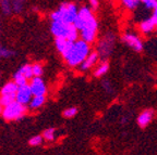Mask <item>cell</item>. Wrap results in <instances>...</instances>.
Instances as JSON below:
<instances>
[{
  "label": "cell",
  "mask_w": 157,
  "mask_h": 155,
  "mask_svg": "<svg viewBox=\"0 0 157 155\" xmlns=\"http://www.w3.org/2000/svg\"><path fill=\"white\" fill-rule=\"evenodd\" d=\"M73 25L78 29V36L88 45L95 42L97 37L98 22L94 13L88 7H82L78 9L76 19L74 20Z\"/></svg>",
  "instance_id": "obj_1"
},
{
  "label": "cell",
  "mask_w": 157,
  "mask_h": 155,
  "mask_svg": "<svg viewBox=\"0 0 157 155\" xmlns=\"http://www.w3.org/2000/svg\"><path fill=\"white\" fill-rule=\"evenodd\" d=\"M101 85H103V88L104 90L106 91V93H108V95H111V93H113V84H111L109 80H103V82H101Z\"/></svg>",
  "instance_id": "obj_27"
},
{
  "label": "cell",
  "mask_w": 157,
  "mask_h": 155,
  "mask_svg": "<svg viewBox=\"0 0 157 155\" xmlns=\"http://www.w3.org/2000/svg\"><path fill=\"white\" fill-rule=\"evenodd\" d=\"M13 81H14L15 84H17V87H20V86L26 85L29 80H27L26 78H25L24 76L22 75V74L20 73L19 70H17V72H15V73L13 74Z\"/></svg>",
  "instance_id": "obj_21"
},
{
  "label": "cell",
  "mask_w": 157,
  "mask_h": 155,
  "mask_svg": "<svg viewBox=\"0 0 157 155\" xmlns=\"http://www.w3.org/2000/svg\"><path fill=\"white\" fill-rule=\"evenodd\" d=\"M151 17H152V20L155 22V24L157 25V2H156V5H155V8L153 9V15Z\"/></svg>",
  "instance_id": "obj_29"
},
{
  "label": "cell",
  "mask_w": 157,
  "mask_h": 155,
  "mask_svg": "<svg viewBox=\"0 0 157 155\" xmlns=\"http://www.w3.org/2000/svg\"><path fill=\"white\" fill-rule=\"evenodd\" d=\"M15 101V96H0V102L3 106Z\"/></svg>",
  "instance_id": "obj_26"
},
{
  "label": "cell",
  "mask_w": 157,
  "mask_h": 155,
  "mask_svg": "<svg viewBox=\"0 0 157 155\" xmlns=\"http://www.w3.org/2000/svg\"><path fill=\"white\" fill-rule=\"evenodd\" d=\"M27 109L25 105L20 104L19 102L14 101L10 104L3 106L1 116L7 121H21L25 116Z\"/></svg>",
  "instance_id": "obj_5"
},
{
  "label": "cell",
  "mask_w": 157,
  "mask_h": 155,
  "mask_svg": "<svg viewBox=\"0 0 157 155\" xmlns=\"http://www.w3.org/2000/svg\"><path fill=\"white\" fill-rule=\"evenodd\" d=\"M17 85L13 80L7 81L2 87H0V96H15Z\"/></svg>",
  "instance_id": "obj_12"
},
{
  "label": "cell",
  "mask_w": 157,
  "mask_h": 155,
  "mask_svg": "<svg viewBox=\"0 0 157 155\" xmlns=\"http://www.w3.org/2000/svg\"><path fill=\"white\" fill-rule=\"evenodd\" d=\"M98 60H99V56H98L97 52L96 51H91L90 54L87 56V58L78 66V70H81V72H86V70H91L94 65L97 64Z\"/></svg>",
  "instance_id": "obj_10"
},
{
  "label": "cell",
  "mask_w": 157,
  "mask_h": 155,
  "mask_svg": "<svg viewBox=\"0 0 157 155\" xmlns=\"http://www.w3.org/2000/svg\"><path fill=\"white\" fill-rule=\"evenodd\" d=\"M20 73L22 74L27 80H31L33 78V73H32V64H23L22 66H20V68L17 70Z\"/></svg>",
  "instance_id": "obj_18"
},
{
  "label": "cell",
  "mask_w": 157,
  "mask_h": 155,
  "mask_svg": "<svg viewBox=\"0 0 157 155\" xmlns=\"http://www.w3.org/2000/svg\"><path fill=\"white\" fill-rule=\"evenodd\" d=\"M153 117H154V111L153 110H145L144 112H142L139 116H137V125L141 128H145L148 124L152 121Z\"/></svg>",
  "instance_id": "obj_11"
},
{
  "label": "cell",
  "mask_w": 157,
  "mask_h": 155,
  "mask_svg": "<svg viewBox=\"0 0 157 155\" xmlns=\"http://www.w3.org/2000/svg\"><path fill=\"white\" fill-rule=\"evenodd\" d=\"M2 110H3V105L1 104V102H0V115H1V113H2Z\"/></svg>",
  "instance_id": "obj_32"
},
{
  "label": "cell",
  "mask_w": 157,
  "mask_h": 155,
  "mask_svg": "<svg viewBox=\"0 0 157 155\" xmlns=\"http://www.w3.org/2000/svg\"><path fill=\"white\" fill-rule=\"evenodd\" d=\"M71 44H72V41H69L64 38H60V37L55 38V47H56V49L58 50V52L61 54V56L68 50Z\"/></svg>",
  "instance_id": "obj_14"
},
{
  "label": "cell",
  "mask_w": 157,
  "mask_h": 155,
  "mask_svg": "<svg viewBox=\"0 0 157 155\" xmlns=\"http://www.w3.org/2000/svg\"><path fill=\"white\" fill-rule=\"evenodd\" d=\"M122 42H124L128 47H130L135 52H141L143 50V41L137 35L133 33H125L121 37Z\"/></svg>",
  "instance_id": "obj_7"
},
{
  "label": "cell",
  "mask_w": 157,
  "mask_h": 155,
  "mask_svg": "<svg viewBox=\"0 0 157 155\" xmlns=\"http://www.w3.org/2000/svg\"><path fill=\"white\" fill-rule=\"evenodd\" d=\"M44 139H43L42 135H37V136H33L29 138V144L31 146H39L40 144H43Z\"/></svg>",
  "instance_id": "obj_24"
},
{
  "label": "cell",
  "mask_w": 157,
  "mask_h": 155,
  "mask_svg": "<svg viewBox=\"0 0 157 155\" xmlns=\"http://www.w3.org/2000/svg\"><path fill=\"white\" fill-rule=\"evenodd\" d=\"M78 110L76 109L75 106L68 107V109H66L62 112V116H63L64 118H72V117H74L78 114Z\"/></svg>",
  "instance_id": "obj_25"
},
{
  "label": "cell",
  "mask_w": 157,
  "mask_h": 155,
  "mask_svg": "<svg viewBox=\"0 0 157 155\" xmlns=\"http://www.w3.org/2000/svg\"><path fill=\"white\" fill-rule=\"evenodd\" d=\"M109 70V63L107 61H101V63L96 66L95 70H94V76L95 77H101V76L106 75Z\"/></svg>",
  "instance_id": "obj_16"
},
{
  "label": "cell",
  "mask_w": 157,
  "mask_h": 155,
  "mask_svg": "<svg viewBox=\"0 0 157 155\" xmlns=\"http://www.w3.org/2000/svg\"><path fill=\"white\" fill-rule=\"evenodd\" d=\"M1 33H2V21L0 19V36H1Z\"/></svg>",
  "instance_id": "obj_31"
},
{
  "label": "cell",
  "mask_w": 157,
  "mask_h": 155,
  "mask_svg": "<svg viewBox=\"0 0 157 155\" xmlns=\"http://www.w3.org/2000/svg\"><path fill=\"white\" fill-rule=\"evenodd\" d=\"M32 97L33 95L31 89H29V84L17 87V93H15V101L19 102L20 104L26 106L29 103V101H31V99H32Z\"/></svg>",
  "instance_id": "obj_9"
},
{
  "label": "cell",
  "mask_w": 157,
  "mask_h": 155,
  "mask_svg": "<svg viewBox=\"0 0 157 155\" xmlns=\"http://www.w3.org/2000/svg\"><path fill=\"white\" fill-rule=\"evenodd\" d=\"M155 27H156V24H155V22L152 20V17L144 20V21H142L140 23V31L143 34H146V35L151 34L155 29Z\"/></svg>",
  "instance_id": "obj_15"
},
{
  "label": "cell",
  "mask_w": 157,
  "mask_h": 155,
  "mask_svg": "<svg viewBox=\"0 0 157 155\" xmlns=\"http://www.w3.org/2000/svg\"><path fill=\"white\" fill-rule=\"evenodd\" d=\"M88 2H90L91 7L93 8L94 10L97 9V8H98V5H99V2H98V0H88Z\"/></svg>",
  "instance_id": "obj_30"
},
{
  "label": "cell",
  "mask_w": 157,
  "mask_h": 155,
  "mask_svg": "<svg viewBox=\"0 0 157 155\" xmlns=\"http://www.w3.org/2000/svg\"><path fill=\"white\" fill-rule=\"evenodd\" d=\"M90 52L91 45H88L82 39H78L70 45L68 50L62 54V58L70 67H78L87 58Z\"/></svg>",
  "instance_id": "obj_2"
},
{
  "label": "cell",
  "mask_w": 157,
  "mask_h": 155,
  "mask_svg": "<svg viewBox=\"0 0 157 155\" xmlns=\"http://www.w3.org/2000/svg\"><path fill=\"white\" fill-rule=\"evenodd\" d=\"M29 86L33 96H46L47 85L42 77H33L29 80Z\"/></svg>",
  "instance_id": "obj_8"
},
{
  "label": "cell",
  "mask_w": 157,
  "mask_h": 155,
  "mask_svg": "<svg viewBox=\"0 0 157 155\" xmlns=\"http://www.w3.org/2000/svg\"><path fill=\"white\" fill-rule=\"evenodd\" d=\"M50 32L55 38L60 37L69 41H75L78 39V32L73 24H67L60 21H52L50 23Z\"/></svg>",
  "instance_id": "obj_4"
},
{
  "label": "cell",
  "mask_w": 157,
  "mask_h": 155,
  "mask_svg": "<svg viewBox=\"0 0 157 155\" xmlns=\"http://www.w3.org/2000/svg\"><path fill=\"white\" fill-rule=\"evenodd\" d=\"M155 29H156V32H157V25H156V27H155Z\"/></svg>",
  "instance_id": "obj_34"
},
{
  "label": "cell",
  "mask_w": 157,
  "mask_h": 155,
  "mask_svg": "<svg viewBox=\"0 0 157 155\" xmlns=\"http://www.w3.org/2000/svg\"><path fill=\"white\" fill-rule=\"evenodd\" d=\"M78 12V8L73 2H63L50 14L52 21H60L67 24H73Z\"/></svg>",
  "instance_id": "obj_3"
},
{
  "label": "cell",
  "mask_w": 157,
  "mask_h": 155,
  "mask_svg": "<svg viewBox=\"0 0 157 155\" xmlns=\"http://www.w3.org/2000/svg\"><path fill=\"white\" fill-rule=\"evenodd\" d=\"M32 73L33 77H42L44 75V66L40 63L32 64Z\"/></svg>",
  "instance_id": "obj_22"
},
{
  "label": "cell",
  "mask_w": 157,
  "mask_h": 155,
  "mask_svg": "<svg viewBox=\"0 0 157 155\" xmlns=\"http://www.w3.org/2000/svg\"><path fill=\"white\" fill-rule=\"evenodd\" d=\"M0 87H1V76H0Z\"/></svg>",
  "instance_id": "obj_33"
},
{
  "label": "cell",
  "mask_w": 157,
  "mask_h": 155,
  "mask_svg": "<svg viewBox=\"0 0 157 155\" xmlns=\"http://www.w3.org/2000/svg\"><path fill=\"white\" fill-rule=\"evenodd\" d=\"M115 35L109 33V34H106L101 40L98 41L97 45V52L99 58L103 59V61H106L110 54L113 53V48H115Z\"/></svg>",
  "instance_id": "obj_6"
},
{
  "label": "cell",
  "mask_w": 157,
  "mask_h": 155,
  "mask_svg": "<svg viewBox=\"0 0 157 155\" xmlns=\"http://www.w3.org/2000/svg\"><path fill=\"white\" fill-rule=\"evenodd\" d=\"M0 9L5 15L12 14V7H11V0H0Z\"/></svg>",
  "instance_id": "obj_20"
},
{
  "label": "cell",
  "mask_w": 157,
  "mask_h": 155,
  "mask_svg": "<svg viewBox=\"0 0 157 155\" xmlns=\"http://www.w3.org/2000/svg\"><path fill=\"white\" fill-rule=\"evenodd\" d=\"M140 2L144 3L145 8L148 10H153L156 5L157 0H140Z\"/></svg>",
  "instance_id": "obj_28"
},
{
  "label": "cell",
  "mask_w": 157,
  "mask_h": 155,
  "mask_svg": "<svg viewBox=\"0 0 157 155\" xmlns=\"http://www.w3.org/2000/svg\"><path fill=\"white\" fill-rule=\"evenodd\" d=\"M46 103V96H33L29 105V110H38Z\"/></svg>",
  "instance_id": "obj_13"
},
{
  "label": "cell",
  "mask_w": 157,
  "mask_h": 155,
  "mask_svg": "<svg viewBox=\"0 0 157 155\" xmlns=\"http://www.w3.org/2000/svg\"><path fill=\"white\" fill-rule=\"evenodd\" d=\"M42 137L45 141H48V142H52L56 139V129L50 127V128H47L43 131Z\"/></svg>",
  "instance_id": "obj_19"
},
{
  "label": "cell",
  "mask_w": 157,
  "mask_h": 155,
  "mask_svg": "<svg viewBox=\"0 0 157 155\" xmlns=\"http://www.w3.org/2000/svg\"><path fill=\"white\" fill-rule=\"evenodd\" d=\"M121 2L127 9L135 10L140 5V0H121Z\"/></svg>",
  "instance_id": "obj_23"
},
{
  "label": "cell",
  "mask_w": 157,
  "mask_h": 155,
  "mask_svg": "<svg viewBox=\"0 0 157 155\" xmlns=\"http://www.w3.org/2000/svg\"><path fill=\"white\" fill-rule=\"evenodd\" d=\"M14 56H15L14 50L7 48V47H5L3 45L0 44V62H1V60H3V59H11Z\"/></svg>",
  "instance_id": "obj_17"
}]
</instances>
